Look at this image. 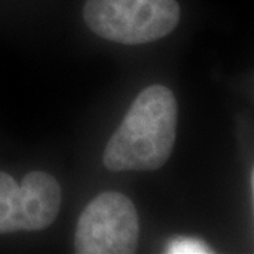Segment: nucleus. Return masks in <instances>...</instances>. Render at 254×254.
Returning a JSON list of instances; mask_svg holds the SVG:
<instances>
[{"instance_id": "f257e3e1", "label": "nucleus", "mask_w": 254, "mask_h": 254, "mask_svg": "<svg viewBox=\"0 0 254 254\" xmlns=\"http://www.w3.org/2000/svg\"><path fill=\"white\" fill-rule=\"evenodd\" d=\"M178 103L167 86L138 93L103 151L110 171H154L171 157L177 138Z\"/></svg>"}, {"instance_id": "f03ea898", "label": "nucleus", "mask_w": 254, "mask_h": 254, "mask_svg": "<svg viewBox=\"0 0 254 254\" xmlns=\"http://www.w3.org/2000/svg\"><path fill=\"white\" fill-rule=\"evenodd\" d=\"M180 17L177 0H86L83 7V20L95 34L125 46L168 36Z\"/></svg>"}, {"instance_id": "7ed1b4c3", "label": "nucleus", "mask_w": 254, "mask_h": 254, "mask_svg": "<svg viewBox=\"0 0 254 254\" xmlns=\"http://www.w3.org/2000/svg\"><path fill=\"white\" fill-rule=\"evenodd\" d=\"M138 240V218L126 195L109 190L96 195L83 209L75 230L79 254H131Z\"/></svg>"}, {"instance_id": "20e7f679", "label": "nucleus", "mask_w": 254, "mask_h": 254, "mask_svg": "<svg viewBox=\"0 0 254 254\" xmlns=\"http://www.w3.org/2000/svg\"><path fill=\"white\" fill-rule=\"evenodd\" d=\"M61 206V188L44 171L28 173L18 185L0 171V235L51 226Z\"/></svg>"}, {"instance_id": "39448f33", "label": "nucleus", "mask_w": 254, "mask_h": 254, "mask_svg": "<svg viewBox=\"0 0 254 254\" xmlns=\"http://www.w3.org/2000/svg\"><path fill=\"white\" fill-rule=\"evenodd\" d=\"M167 253L173 254H198V253H212V250L203 242L198 239H190V237H182L175 239L168 245Z\"/></svg>"}]
</instances>
